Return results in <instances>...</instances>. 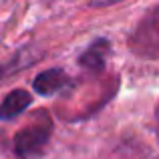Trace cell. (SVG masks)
I'll use <instances>...</instances> for the list:
<instances>
[{
  "instance_id": "cell-1",
  "label": "cell",
  "mask_w": 159,
  "mask_h": 159,
  "mask_svg": "<svg viewBox=\"0 0 159 159\" xmlns=\"http://www.w3.org/2000/svg\"><path fill=\"white\" fill-rule=\"evenodd\" d=\"M52 135V121L48 113L39 111L36 119L30 125L14 135V153L18 159H36L44 153L48 139Z\"/></svg>"
},
{
  "instance_id": "cell-2",
  "label": "cell",
  "mask_w": 159,
  "mask_h": 159,
  "mask_svg": "<svg viewBox=\"0 0 159 159\" xmlns=\"http://www.w3.org/2000/svg\"><path fill=\"white\" fill-rule=\"evenodd\" d=\"M129 47L139 57H145V58L159 57V4L153 6L141 18L135 32L129 39Z\"/></svg>"
},
{
  "instance_id": "cell-3",
  "label": "cell",
  "mask_w": 159,
  "mask_h": 159,
  "mask_svg": "<svg viewBox=\"0 0 159 159\" xmlns=\"http://www.w3.org/2000/svg\"><path fill=\"white\" fill-rule=\"evenodd\" d=\"M70 85V77L62 69H48L43 70L40 75H36L32 81V89L40 97H51V95L61 93L62 89Z\"/></svg>"
},
{
  "instance_id": "cell-4",
  "label": "cell",
  "mask_w": 159,
  "mask_h": 159,
  "mask_svg": "<svg viewBox=\"0 0 159 159\" xmlns=\"http://www.w3.org/2000/svg\"><path fill=\"white\" fill-rule=\"evenodd\" d=\"M111 52V44L107 39H97L85 52L79 57V65L91 73H101L105 69L107 57Z\"/></svg>"
},
{
  "instance_id": "cell-5",
  "label": "cell",
  "mask_w": 159,
  "mask_h": 159,
  "mask_svg": "<svg viewBox=\"0 0 159 159\" xmlns=\"http://www.w3.org/2000/svg\"><path fill=\"white\" fill-rule=\"evenodd\" d=\"M32 105V97L28 91L24 89H14L4 97V101L0 103V121H10L14 117H18L20 113H24L28 107Z\"/></svg>"
}]
</instances>
